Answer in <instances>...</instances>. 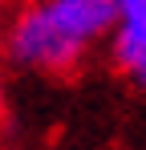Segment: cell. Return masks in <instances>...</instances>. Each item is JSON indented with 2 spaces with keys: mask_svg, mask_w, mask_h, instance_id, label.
I'll return each mask as SVG.
<instances>
[{
  "mask_svg": "<svg viewBox=\"0 0 146 150\" xmlns=\"http://www.w3.org/2000/svg\"><path fill=\"white\" fill-rule=\"evenodd\" d=\"M110 25L114 0H16L0 21V57L28 73H73Z\"/></svg>",
  "mask_w": 146,
  "mask_h": 150,
  "instance_id": "1",
  "label": "cell"
},
{
  "mask_svg": "<svg viewBox=\"0 0 146 150\" xmlns=\"http://www.w3.org/2000/svg\"><path fill=\"white\" fill-rule=\"evenodd\" d=\"M110 61L134 89H146V0H114Z\"/></svg>",
  "mask_w": 146,
  "mask_h": 150,
  "instance_id": "2",
  "label": "cell"
},
{
  "mask_svg": "<svg viewBox=\"0 0 146 150\" xmlns=\"http://www.w3.org/2000/svg\"><path fill=\"white\" fill-rule=\"evenodd\" d=\"M0 122H4V81H0Z\"/></svg>",
  "mask_w": 146,
  "mask_h": 150,
  "instance_id": "3",
  "label": "cell"
}]
</instances>
